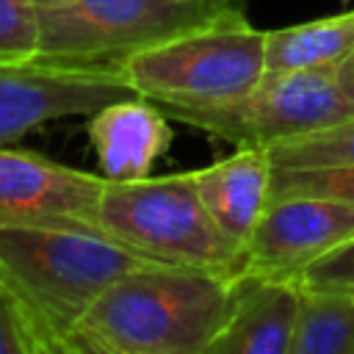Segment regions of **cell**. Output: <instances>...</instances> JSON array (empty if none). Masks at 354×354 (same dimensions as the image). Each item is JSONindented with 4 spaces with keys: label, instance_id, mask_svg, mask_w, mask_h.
Instances as JSON below:
<instances>
[{
    "label": "cell",
    "instance_id": "obj_1",
    "mask_svg": "<svg viewBox=\"0 0 354 354\" xmlns=\"http://www.w3.org/2000/svg\"><path fill=\"white\" fill-rule=\"evenodd\" d=\"M149 263L160 260L88 221H0V282L39 332H72L119 277Z\"/></svg>",
    "mask_w": 354,
    "mask_h": 354
},
{
    "label": "cell",
    "instance_id": "obj_2",
    "mask_svg": "<svg viewBox=\"0 0 354 354\" xmlns=\"http://www.w3.org/2000/svg\"><path fill=\"white\" fill-rule=\"evenodd\" d=\"M238 285L241 277L149 263L119 277L80 326L122 354H205L235 304Z\"/></svg>",
    "mask_w": 354,
    "mask_h": 354
},
{
    "label": "cell",
    "instance_id": "obj_3",
    "mask_svg": "<svg viewBox=\"0 0 354 354\" xmlns=\"http://www.w3.org/2000/svg\"><path fill=\"white\" fill-rule=\"evenodd\" d=\"M94 224L152 260L243 277L246 249L213 221L194 171L127 183L108 180Z\"/></svg>",
    "mask_w": 354,
    "mask_h": 354
},
{
    "label": "cell",
    "instance_id": "obj_4",
    "mask_svg": "<svg viewBox=\"0 0 354 354\" xmlns=\"http://www.w3.org/2000/svg\"><path fill=\"white\" fill-rule=\"evenodd\" d=\"M136 94L160 108L218 105L243 97L266 75V30L238 11L119 61Z\"/></svg>",
    "mask_w": 354,
    "mask_h": 354
},
{
    "label": "cell",
    "instance_id": "obj_5",
    "mask_svg": "<svg viewBox=\"0 0 354 354\" xmlns=\"http://www.w3.org/2000/svg\"><path fill=\"white\" fill-rule=\"evenodd\" d=\"M44 61L119 64L238 14L227 0H36Z\"/></svg>",
    "mask_w": 354,
    "mask_h": 354
},
{
    "label": "cell",
    "instance_id": "obj_6",
    "mask_svg": "<svg viewBox=\"0 0 354 354\" xmlns=\"http://www.w3.org/2000/svg\"><path fill=\"white\" fill-rule=\"evenodd\" d=\"M160 111L235 147H268L351 119L354 100L340 88L335 66H318L266 72L252 91L230 102Z\"/></svg>",
    "mask_w": 354,
    "mask_h": 354
},
{
    "label": "cell",
    "instance_id": "obj_7",
    "mask_svg": "<svg viewBox=\"0 0 354 354\" xmlns=\"http://www.w3.org/2000/svg\"><path fill=\"white\" fill-rule=\"evenodd\" d=\"M127 97L141 94H136L122 66L113 61H0V144H8L53 119L91 116L94 111Z\"/></svg>",
    "mask_w": 354,
    "mask_h": 354
},
{
    "label": "cell",
    "instance_id": "obj_8",
    "mask_svg": "<svg viewBox=\"0 0 354 354\" xmlns=\"http://www.w3.org/2000/svg\"><path fill=\"white\" fill-rule=\"evenodd\" d=\"M354 238V205L285 196L271 199L246 241L243 277L296 279L310 263Z\"/></svg>",
    "mask_w": 354,
    "mask_h": 354
},
{
    "label": "cell",
    "instance_id": "obj_9",
    "mask_svg": "<svg viewBox=\"0 0 354 354\" xmlns=\"http://www.w3.org/2000/svg\"><path fill=\"white\" fill-rule=\"evenodd\" d=\"M108 177L0 144V221L75 218L94 224Z\"/></svg>",
    "mask_w": 354,
    "mask_h": 354
},
{
    "label": "cell",
    "instance_id": "obj_10",
    "mask_svg": "<svg viewBox=\"0 0 354 354\" xmlns=\"http://www.w3.org/2000/svg\"><path fill=\"white\" fill-rule=\"evenodd\" d=\"M169 116L147 97L116 100L88 116V141L100 174L108 180H144L171 147Z\"/></svg>",
    "mask_w": 354,
    "mask_h": 354
},
{
    "label": "cell",
    "instance_id": "obj_11",
    "mask_svg": "<svg viewBox=\"0 0 354 354\" xmlns=\"http://www.w3.org/2000/svg\"><path fill=\"white\" fill-rule=\"evenodd\" d=\"M301 310L293 279L241 277L235 304L205 354H288Z\"/></svg>",
    "mask_w": 354,
    "mask_h": 354
},
{
    "label": "cell",
    "instance_id": "obj_12",
    "mask_svg": "<svg viewBox=\"0 0 354 354\" xmlns=\"http://www.w3.org/2000/svg\"><path fill=\"white\" fill-rule=\"evenodd\" d=\"M271 177L274 166L266 147H238L232 155L194 171L207 213L243 249L271 202Z\"/></svg>",
    "mask_w": 354,
    "mask_h": 354
},
{
    "label": "cell",
    "instance_id": "obj_13",
    "mask_svg": "<svg viewBox=\"0 0 354 354\" xmlns=\"http://www.w3.org/2000/svg\"><path fill=\"white\" fill-rule=\"evenodd\" d=\"M354 50V11L266 30V72L337 66Z\"/></svg>",
    "mask_w": 354,
    "mask_h": 354
},
{
    "label": "cell",
    "instance_id": "obj_14",
    "mask_svg": "<svg viewBox=\"0 0 354 354\" xmlns=\"http://www.w3.org/2000/svg\"><path fill=\"white\" fill-rule=\"evenodd\" d=\"M288 354H354V296L301 290Z\"/></svg>",
    "mask_w": 354,
    "mask_h": 354
},
{
    "label": "cell",
    "instance_id": "obj_15",
    "mask_svg": "<svg viewBox=\"0 0 354 354\" xmlns=\"http://www.w3.org/2000/svg\"><path fill=\"white\" fill-rule=\"evenodd\" d=\"M274 169L354 166V116L266 147Z\"/></svg>",
    "mask_w": 354,
    "mask_h": 354
},
{
    "label": "cell",
    "instance_id": "obj_16",
    "mask_svg": "<svg viewBox=\"0 0 354 354\" xmlns=\"http://www.w3.org/2000/svg\"><path fill=\"white\" fill-rule=\"evenodd\" d=\"M285 196H318L354 205V166H321V169H274L271 199Z\"/></svg>",
    "mask_w": 354,
    "mask_h": 354
},
{
    "label": "cell",
    "instance_id": "obj_17",
    "mask_svg": "<svg viewBox=\"0 0 354 354\" xmlns=\"http://www.w3.org/2000/svg\"><path fill=\"white\" fill-rule=\"evenodd\" d=\"M41 53V19L36 0H0V61L25 64Z\"/></svg>",
    "mask_w": 354,
    "mask_h": 354
},
{
    "label": "cell",
    "instance_id": "obj_18",
    "mask_svg": "<svg viewBox=\"0 0 354 354\" xmlns=\"http://www.w3.org/2000/svg\"><path fill=\"white\" fill-rule=\"evenodd\" d=\"M293 282L310 293L354 296V238L310 263L301 274H296Z\"/></svg>",
    "mask_w": 354,
    "mask_h": 354
},
{
    "label": "cell",
    "instance_id": "obj_19",
    "mask_svg": "<svg viewBox=\"0 0 354 354\" xmlns=\"http://www.w3.org/2000/svg\"><path fill=\"white\" fill-rule=\"evenodd\" d=\"M0 354H33V335L17 299L0 282Z\"/></svg>",
    "mask_w": 354,
    "mask_h": 354
},
{
    "label": "cell",
    "instance_id": "obj_20",
    "mask_svg": "<svg viewBox=\"0 0 354 354\" xmlns=\"http://www.w3.org/2000/svg\"><path fill=\"white\" fill-rule=\"evenodd\" d=\"M64 340L69 343L72 354H119L111 343H105L100 335H94L86 326H75L72 332L64 335Z\"/></svg>",
    "mask_w": 354,
    "mask_h": 354
},
{
    "label": "cell",
    "instance_id": "obj_21",
    "mask_svg": "<svg viewBox=\"0 0 354 354\" xmlns=\"http://www.w3.org/2000/svg\"><path fill=\"white\" fill-rule=\"evenodd\" d=\"M30 326V324H28ZM33 335V354H72L69 343L64 340V335H50V332H39L30 326Z\"/></svg>",
    "mask_w": 354,
    "mask_h": 354
},
{
    "label": "cell",
    "instance_id": "obj_22",
    "mask_svg": "<svg viewBox=\"0 0 354 354\" xmlns=\"http://www.w3.org/2000/svg\"><path fill=\"white\" fill-rule=\"evenodd\" d=\"M335 75H337V83L346 91V97L354 100V50L335 66Z\"/></svg>",
    "mask_w": 354,
    "mask_h": 354
},
{
    "label": "cell",
    "instance_id": "obj_23",
    "mask_svg": "<svg viewBox=\"0 0 354 354\" xmlns=\"http://www.w3.org/2000/svg\"><path fill=\"white\" fill-rule=\"evenodd\" d=\"M122 354V351H119ZM133 354H171V351H133Z\"/></svg>",
    "mask_w": 354,
    "mask_h": 354
}]
</instances>
